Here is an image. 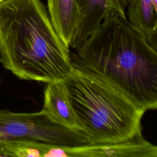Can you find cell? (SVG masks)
Segmentation results:
<instances>
[{"label": "cell", "mask_w": 157, "mask_h": 157, "mask_svg": "<svg viewBox=\"0 0 157 157\" xmlns=\"http://www.w3.org/2000/svg\"><path fill=\"white\" fill-rule=\"evenodd\" d=\"M47 11L53 27L69 49L77 27L79 13L75 0H47Z\"/></svg>", "instance_id": "cell-9"}, {"label": "cell", "mask_w": 157, "mask_h": 157, "mask_svg": "<svg viewBox=\"0 0 157 157\" xmlns=\"http://www.w3.org/2000/svg\"><path fill=\"white\" fill-rule=\"evenodd\" d=\"M126 17L148 43L156 48L157 0H128Z\"/></svg>", "instance_id": "cell-8"}, {"label": "cell", "mask_w": 157, "mask_h": 157, "mask_svg": "<svg viewBox=\"0 0 157 157\" xmlns=\"http://www.w3.org/2000/svg\"><path fill=\"white\" fill-rule=\"evenodd\" d=\"M41 110L56 123L82 131L81 124L74 112L63 80L46 83Z\"/></svg>", "instance_id": "cell-7"}, {"label": "cell", "mask_w": 157, "mask_h": 157, "mask_svg": "<svg viewBox=\"0 0 157 157\" xmlns=\"http://www.w3.org/2000/svg\"><path fill=\"white\" fill-rule=\"evenodd\" d=\"M0 62L21 80H64L72 70L69 52L40 0L0 2Z\"/></svg>", "instance_id": "cell-2"}, {"label": "cell", "mask_w": 157, "mask_h": 157, "mask_svg": "<svg viewBox=\"0 0 157 157\" xmlns=\"http://www.w3.org/2000/svg\"><path fill=\"white\" fill-rule=\"evenodd\" d=\"M71 55L145 110L157 108V53L126 16L107 17Z\"/></svg>", "instance_id": "cell-1"}, {"label": "cell", "mask_w": 157, "mask_h": 157, "mask_svg": "<svg viewBox=\"0 0 157 157\" xmlns=\"http://www.w3.org/2000/svg\"><path fill=\"white\" fill-rule=\"evenodd\" d=\"M0 139L79 145L90 143L81 131L61 125L40 110L33 113L0 110Z\"/></svg>", "instance_id": "cell-4"}, {"label": "cell", "mask_w": 157, "mask_h": 157, "mask_svg": "<svg viewBox=\"0 0 157 157\" xmlns=\"http://www.w3.org/2000/svg\"><path fill=\"white\" fill-rule=\"evenodd\" d=\"M5 1V0H0V2H2V1Z\"/></svg>", "instance_id": "cell-10"}, {"label": "cell", "mask_w": 157, "mask_h": 157, "mask_svg": "<svg viewBox=\"0 0 157 157\" xmlns=\"http://www.w3.org/2000/svg\"><path fill=\"white\" fill-rule=\"evenodd\" d=\"M79 20L70 47L77 48L109 16H126L128 0H75Z\"/></svg>", "instance_id": "cell-6"}, {"label": "cell", "mask_w": 157, "mask_h": 157, "mask_svg": "<svg viewBox=\"0 0 157 157\" xmlns=\"http://www.w3.org/2000/svg\"><path fill=\"white\" fill-rule=\"evenodd\" d=\"M21 157H156L157 147L140 134L115 144L88 143L63 145L21 140L17 145Z\"/></svg>", "instance_id": "cell-5"}, {"label": "cell", "mask_w": 157, "mask_h": 157, "mask_svg": "<svg viewBox=\"0 0 157 157\" xmlns=\"http://www.w3.org/2000/svg\"><path fill=\"white\" fill-rule=\"evenodd\" d=\"M72 66L63 80L90 143H119L142 134L145 109L100 75L74 63Z\"/></svg>", "instance_id": "cell-3"}]
</instances>
